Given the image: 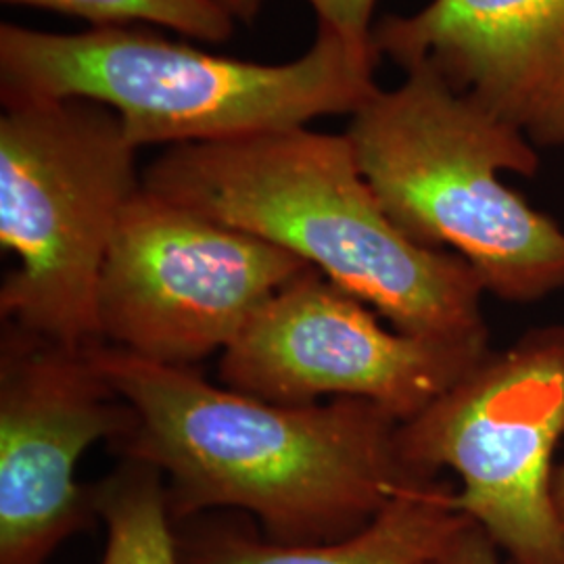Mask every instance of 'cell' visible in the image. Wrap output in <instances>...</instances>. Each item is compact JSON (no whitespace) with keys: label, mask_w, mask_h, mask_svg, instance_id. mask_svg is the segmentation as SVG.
<instances>
[{"label":"cell","mask_w":564,"mask_h":564,"mask_svg":"<svg viewBox=\"0 0 564 564\" xmlns=\"http://www.w3.org/2000/svg\"><path fill=\"white\" fill-rule=\"evenodd\" d=\"M403 74L345 132L384 214L408 239L464 258L502 302L564 289L563 226L502 181L535 176L538 147L431 67Z\"/></svg>","instance_id":"cell-4"},{"label":"cell","mask_w":564,"mask_h":564,"mask_svg":"<svg viewBox=\"0 0 564 564\" xmlns=\"http://www.w3.org/2000/svg\"><path fill=\"white\" fill-rule=\"evenodd\" d=\"M564 437V324L487 351L440 400L400 423L398 445L419 479L454 470V505L510 564H564L554 452Z\"/></svg>","instance_id":"cell-6"},{"label":"cell","mask_w":564,"mask_h":564,"mask_svg":"<svg viewBox=\"0 0 564 564\" xmlns=\"http://www.w3.org/2000/svg\"><path fill=\"white\" fill-rule=\"evenodd\" d=\"M142 186L300 256L403 335L489 343L477 270L391 223L347 134L295 128L176 144L149 163Z\"/></svg>","instance_id":"cell-2"},{"label":"cell","mask_w":564,"mask_h":564,"mask_svg":"<svg viewBox=\"0 0 564 564\" xmlns=\"http://www.w3.org/2000/svg\"><path fill=\"white\" fill-rule=\"evenodd\" d=\"M134 410L107 383L88 347L2 323L0 333V564H46L99 523L95 485L76 468L97 442H120Z\"/></svg>","instance_id":"cell-9"},{"label":"cell","mask_w":564,"mask_h":564,"mask_svg":"<svg viewBox=\"0 0 564 564\" xmlns=\"http://www.w3.org/2000/svg\"><path fill=\"white\" fill-rule=\"evenodd\" d=\"M307 268L274 242L142 186L102 265L101 341L149 362L193 368L224 351Z\"/></svg>","instance_id":"cell-7"},{"label":"cell","mask_w":564,"mask_h":564,"mask_svg":"<svg viewBox=\"0 0 564 564\" xmlns=\"http://www.w3.org/2000/svg\"><path fill=\"white\" fill-rule=\"evenodd\" d=\"M318 18V30L339 36L360 53H377L372 46L377 0H307Z\"/></svg>","instance_id":"cell-14"},{"label":"cell","mask_w":564,"mask_h":564,"mask_svg":"<svg viewBox=\"0 0 564 564\" xmlns=\"http://www.w3.org/2000/svg\"><path fill=\"white\" fill-rule=\"evenodd\" d=\"M220 2L230 11V15H232L235 20L251 23V21L260 15L265 0H220Z\"/></svg>","instance_id":"cell-16"},{"label":"cell","mask_w":564,"mask_h":564,"mask_svg":"<svg viewBox=\"0 0 564 564\" xmlns=\"http://www.w3.org/2000/svg\"><path fill=\"white\" fill-rule=\"evenodd\" d=\"M552 500H554L558 521H561L564 529V464L554 468V475H552Z\"/></svg>","instance_id":"cell-17"},{"label":"cell","mask_w":564,"mask_h":564,"mask_svg":"<svg viewBox=\"0 0 564 564\" xmlns=\"http://www.w3.org/2000/svg\"><path fill=\"white\" fill-rule=\"evenodd\" d=\"M90 21L93 28L160 25L203 42L230 41L235 18L220 0H2Z\"/></svg>","instance_id":"cell-13"},{"label":"cell","mask_w":564,"mask_h":564,"mask_svg":"<svg viewBox=\"0 0 564 564\" xmlns=\"http://www.w3.org/2000/svg\"><path fill=\"white\" fill-rule=\"evenodd\" d=\"M437 479L405 485L351 538L333 544L284 545L232 510L174 524L181 564H424L470 523Z\"/></svg>","instance_id":"cell-11"},{"label":"cell","mask_w":564,"mask_h":564,"mask_svg":"<svg viewBox=\"0 0 564 564\" xmlns=\"http://www.w3.org/2000/svg\"><path fill=\"white\" fill-rule=\"evenodd\" d=\"M424 564H502V558L484 529L470 521Z\"/></svg>","instance_id":"cell-15"},{"label":"cell","mask_w":564,"mask_h":564,"mask_svg":"<svg viewBox=\"0 0 564 564\" xmlns=\"http://www.w3.org/2000/svg\"><path fill=\"white\" fill-rule=\"evenodd\" d=\"M372 46L402 72L431 67L538 149H564V0H431L377 21Z\"/></svg>","instance_id":"cell-10"},{"label":"cell","mask_w":564,"mask_h":564,"mask_svg":"<svg viewBox=\"0 0 564 564\" xmlns=\"http://www.w3.org/2000/svg\"><path fill=\"white\" fill-rule=\"evenodd\" d=\"M120 116L88 99L4 105L0 245L18 256L0 318L46 339L101 341L99 282L126 205L142 188Z\"/></svg>","instance_id":"cell-5"},{"label":"cell","mask_w":564,"mask_h":564,"mask_svg":"<svg viewBox=\"0 0 564 564\" xmlns=\"http://www.w3.org/2000/svg\"><path fill=\"white\" fill-rule=\"evenodd\" d=\"M379 53H360L326 30L300 59L268 65L170 41L149 25L80 34L0 25L2 105L102 102L137 149L239 141L354 116L379 90Z\"/></svg>","instance_id":"cell-3"},{"label":"cell","mask_w":564,"mask_h":564,"mask_svg":"<svg viewBox=\"0 0 564 564\" xmlns=\"http://www.w3.org/2000/svg\"><path fill=\"white\" fill-rule=\"evenodd\" d=\"M88 356L137 416L111 449L162 473L174 524L232 510L276 544H333L405 485L431 481L403 463L402 421L379 403L276 405L107 343Z\"/></svg>","instance_id":"cell-1"},{"label":"cell","mask_w":564,"mask_h":564,"mask_svg":"<svg viewBox=\"0 0 564 564\" xmlns=\"http://www.w3.org/2000/svg\"><path fill=\"white\" fill-rule=\"evenodd\" d=\"M487 351L489 343L387 330L362 300L307 268L224 349L220 381L276 405L368 400L403 423L440 400Z\"/></svg>","instance_id":"cell-8"},{"label":"cell","mask_w":564,"mask_h":564,"mask_svg":"<svg viewBox=\"0 0 564 564\" xmlns=\"http://www.w3.org/2000/svg\"><path fill=\"white\" fill-rule=\"evenodd\" d=\"M95 505L107 527L101 564H181L160 470L121 460L95 484Z\"/></svg>","instance_id":"cell-12"}]
</instances>
